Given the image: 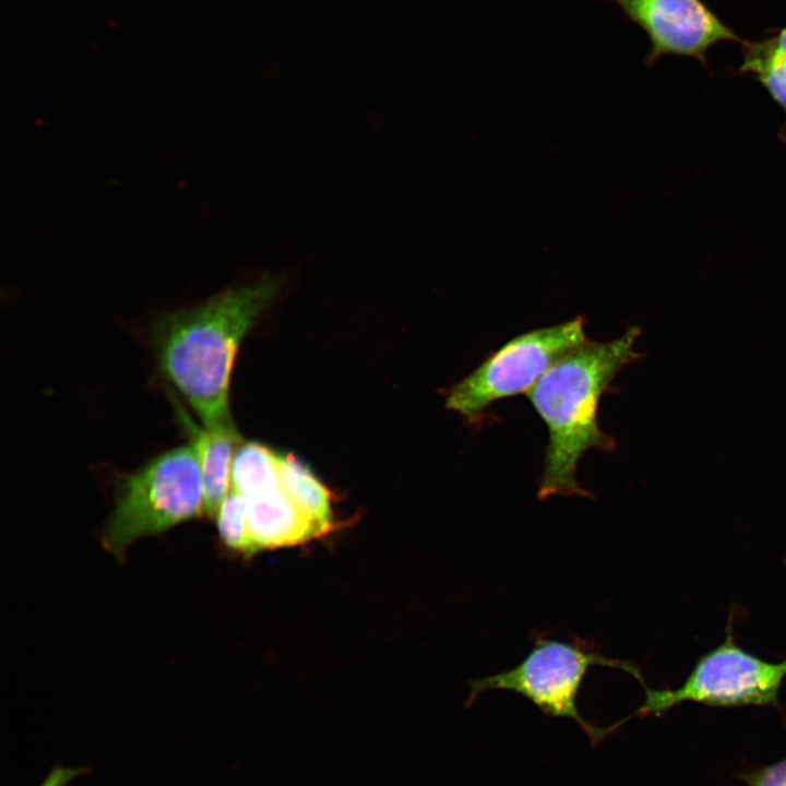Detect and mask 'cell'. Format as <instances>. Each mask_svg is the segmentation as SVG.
<instances>
[{
  "instance_id": "6da1fadb",
  "label": "cell",
  "mask_w": 786,
  "mask_h": 786,
  "mask_svg": "<svg viewBox=\"0 0 786 786\" xmlns=\"http://www.w3.org/2000/svg\"><path fill=\"white\" fill-rule=\"evenodd\" d=\"M286 279L281 273H265L199 305L165 312L154 321L152 344L157 368L205 427L236 429L229 384L237 350Z\"/></svg>"
},
{
  "instance_id": "7a4b0ae2",
  "label": "cell",
  "mask_w": 786,
  "mask_h": 786,
  "mask_svg": "<svg viewBox=\"0 0 786 786\" xmlns=\"http://www.w3.org/2000/svg\"><path fill=\"white\" fill-rule=\"evenodd\" d=\"M642 330L630 326L608 342L587 340L551 367L526 393L548 430L537 497H593L577 479V464L591 450H616L597 420L598 404L616 374L640 359L634 349Z\"/></svg>"
},
{
  "instance_id": "3957f363",
  "label": "cell",
  "mask_w": 786,
  "mask_h": 786,
  "mask_svg": "<svg viewBox=\"0 0 786 786\" xmlns=\"http://www.w3.org/2000/svg\"><path fill=\"white\" fill-rule=\"evenodd\" d=\"M203 515V486L193 445L164 451L124 476L103 533L105 548L122 553L140 538Z\"/></svg>"
},
{
  "instance_id": "277c9868",
  "label": "cell",
  "mask_w": 786,
  "mask_h": 786,
  "mask_svg": "<svg viewBox=\"0 0 786 786\" xmlns=\"http://www.w3.org/2000/svg\"><path fill=\"white\" fill-rule=\"evenodd\" d=\"M596 665L621 669L645 686L641 670L629 660L607 657L579 638L561 641L538 635L534 638L532 650L516 666L471 681L467 704L487 690L514 691L548 716L575 720L596 743L611 730L584 719L576 703L584 677Z\"/></svg>"
},
{
  "instance_id": "5b68a950",
  "label": "cell",
  "mask_w": 786,
  "mask_h": 786,
  "mask_svg": "<svg viewBox=\"0 0 786 786\" xmlns=\"http://www.w3.org/2000/svg\"><path fill=\"white\" fill-rule=\"evenodd\" d=\"M587 340L582 315L522 333L454 384L445 406L474 421L497 400L527 393L551 367Z\"/></svg>"
},
{
  "instance_id": "8992f818",
  "label": "cell",
  "mask_w": 786,
  "mask_h": 786,
  "mask_svg": "<svg viewBox=\"0 0 786 786\" xmlns=\"http://www.w3.org/2000/svg\"><path fill=\"white\" fill-rule=\"evenodd\" d=\"M727 629L725 640L696 660L680 687L654 690L645 684L644 702L634 715L660 717L683 702L714 707H778L786 659L769 662L746 651Z\"/></svg>"
},
{
  "instance_id": "52a82bcc",
  "label": "cell",
  "mask_w": 786,
  "mask_h": 786,
  "mask_svg": "<svg viewBox=\"0 0 786 786\" xmlns=\"http://www.w3.org/2000/svg\"><path fill=\"white\" fill-rule=\"evenodd\" d=\"M622 14L647 35L646 64L663 56L693 57L724 40L741 41L701 0H612Z\"/></svg>"
},
{
  "instance_id": "ba28073f",
  "label": "cell",
  "mask_w": 786,
  "mask_h": 786,
  "mask_svg": "<svg viewBox=\"0 0 786 786\" xmlns=\"http://www.w3.org/2000/svg\"><path fill=\"white\" fill-rule=\"evenodd\" d=\"M168 395L177 420L198 454L203 486V515L213 520L231 489V463L241 442L240 434L237 429H212L200 425L171 388H168Z\"/></svg>"
},
{
  "instance_id": "9c48e42d",
  "label": "cell",
  "mask_w": 786,
  "mask_h": 786,
  "mask_svg": "<svg viewBox=\"0 0 786 786\" xmlns=\"http://www.w3.org/2000/svg\"><path fill=\"white\" fill-rule=\"evenodd\" d=\"M248 526L254 552L301 544L329 532L282 488L248 499Z\"/></svg>"
},
{
  "instance_id": "30bf717a",
  "label": "cell",
  "mask_w": 786,
  "mask_h": 786,
  "mask_svg": "<svg viewBox=\"0 0 786 786\" xmlns=\"http://www.w3.org/2000/svg\"><path fill=\"white\" fill-rule=\"evenodd\" d=\"M282 490L308 515L329 531L332 527V495L311 469L295 455L278 454Z\"/></svg>"
},
{
  "instance_id": "8fae6325",
  "label": "cell",
  "mask_w": 786,
  "mask_h": 786,
  "mask_svg": "<svg viewBox=\"0 0 786 786\" xmlns=\"http://www.w3.org/2000/svg\"><path fill=\"white\" fill-rule=\"evenodd\" d=\"M279 488L278 454L257 442L239 445L231 463V489L252 499Z\"/></svg>"
},
{
  "instance_id": "7c38bea8",
  "label": "cell",
  "mask_w": 786,
  "mask_h": 786,
  "mask_svg": "<svg viewBox=\"0 0 786 786\" xmlns=\"http://www.w3.org/2000/svg\"><path fill=\"white\" fill-rule=\"evenodd\" d=\"M741 71L753 74L786 115V62L774 52L772 40L748 45Z\"/></svg>"
},
{
  "instance_id": "4fadbf2b",
  "label": "cell",
  "mask_w": 786,
  "mask_h": 786,
  "mask_svg": "<svg viewBox=\"0 0 786 786\" xmlns=\"http://www.w3.org/2000/svg\"><path fill=\"white\" fill-rule=\"evenodd\" d=\"M217 529L224 544L243 555L254 552L248 526V499L230 489L216 514Z\"/></svg>"
},
{
  "instance_id": "5bb4252c",
  "label": "cell",
  "mask_w": 786,
  "mask_h": 786,
  "mask_svg": "<svg viewBox=\"0 0 786 786\" xmlns=\"http://www.w3.org/2000/svg\"><path fill=\"white\" fill-rule=\"evenodd\" d=\"M747 786H786V758L738 774Z\"/></svg>"
},
{
  "instance_id": "9a60e30c",
  "label": "cell",
  "mask_w": 786,
  "mask_h": 786,
  "mask_svg": "<svg viewBox=\"0 0 786 786\" xmlns=\"http://www.w3.org/2000/svg\"><path fill=\"white\" fill-rule=\"evenodd\" d=\"M85 772V767H70L58 764L49 771L39 786H67L72 779Z\"/></svg>"
},
{
  "instance_id": "2e32d148",
  "label": "cell",
  "mask_w": 786,
  "mask_h": 786,
  "mask_svg": "<svg viewBox=\"0 0 786 786\" xmlns=\"http://www.w3.org/2000/svg\"><path fill=\"white\" fill-rule=\"evenodd\" d=\"M772 41L776 56L786 62V27Z\"/></svg>"
},
{
  "instance_id": "e0dca14e",
  "label": "cell",
  "mask_w": 786,
  "mask_h": 786,
  "mask_svg": "<svg viewBox=\"0 0 786 786\" xmlns=\"http://www.w3.org/2000/svg\"><path fill=\"white\" fill-rule=\"evenodd\" d=\"M785 564H786V558H785Z\"/></svg>"
}]
</instances>
